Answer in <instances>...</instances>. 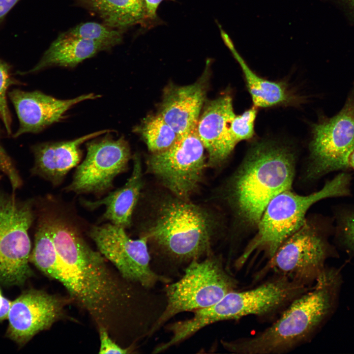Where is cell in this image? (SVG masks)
I'll use <instances>...</instances> for the list:
<instances>
[{
	"instance_id": "2e32d148",
	"label": "cell",
	"mask_w": 354,
	"mask_h": 354,
	"mask_svg": "<svg viewBox=\"0 0 354 354\" xmlns=\"http://www.w3.org/2000/svg\"><path fill=\"white\" fill-rule=\"evenodd\" d=\"M235 116L233 99L229 94L209 101L204 106L196 131L207 152L209 165H217L224 161L238 143L231 128Z\"/></svg>"
},
{
	"instance_id": "603a6c76",
	"label": "cell",
	"mask_w": 354,
	"mask_h": 354,
	"mask_svg": "<svg viewBox=\"0 0 354 354\" xmlns=\"http://www.w3.org/2000/svg\"><path fill=\"white\" fill-rule=\"evenodd\" d=\"M138 130L152 153L168 149L178 138L177 133L160 114L146 118Z\"/></svg>"
},
{
	"instance_id": "f546056e",
	"label": "cell",
	"mask_w": 354,
	"mask_h": 354,
	"mask_svg": "<svg viewBox=\"0 0 354 354\" xmlns=\"http://www.w3.org/2000/svg\"><path fill=\"white\" fill-rule=\"evenodd\" d=\"M21 0H0V24L8 13Z\"/></svg>"
},
{
	"instance_id": "484cf974",
	"label": "cell",
	"mask_w": 354,
	"mask_h": 354,
	"mask_svg": "<svg viewBox=\"0 0 354 354\" xmlns=\"http://www.w3.org/2000/svg\"><path fill=\"white\" fill-rule=\"evenodd\" d=\"M256 107L253 106L240 115H236L232 122V130L237 143L249 140L254 135V122L257 113Z\"/></svg>"
},
{
	"instance_id": "30bf717a",
	"label": "cell",
	"mask_w": 354,
	"mask_h": 354,
	"mask_svg": "<svg viewBox=\"0 0 354 354\" xmlns=\"http://www.w3.org/2000/svg\"><path fill=\"white\" fill-rule=\"evenodd\" d=\"M326 236L306 221L281 244L262 272L272 270L308 286L325 268V260L331 254Z\"/></svg>"
},
{
	"instance_id": "7402d4cb",
	"label": "cell",
	"mask_w": 354,
	"mask_h": 354,
	"mask_svg": "<svg viewBox=\"0 0 354 354\" xmlns=\"http://www.w3.org/2000/svg\"><path fill=\"white\" fill-rule=\"evenodd\" d=\"M230 51L241 68L254 106L266 108L294 101L295 98L285 83L261 77L251 69L236 48Z\"/></svg>"
},
{
	"instance_id": "cb8c5ba5",
	"label": "cell",
	"mask_w": 354,
	"mask_h": 354,
	"mask_svg": "<svg viewBox=\"0 0 354 354\" xmlns=\"http://www.w3.org/2000/svg\"><path fill=\"white\" fill-rule=\"evenodd\" d=\"M123 31L104 23L87 22L77 25L64 32L71 36L95 42L108 51L122 42Z\"/></svg>"
},
{
	"instance_id": "4dcf8cb0",
	"label": "cell",
	"mask_w": 354,
	"mask_h": 354,
	"mask_svg": "<svg viewBox=\"0 0 354 354\" xmlns=\"http://www.w3.org/2000/svg\"><path fill=\"white\" fill-rule=\"evenodd\" d=\"M11 302L5 298L0 292V320L7 317Z\"/></svg>"
},
{
	"instance_id": "ba28073f",
	"label": "cell",
	"mask_w": 354,
	"mask_h": 354,
	"mask_svg": "<svg viewBox=\"0 0 354 354\" xmlns=\"http://www.w3.org/2000/svg\"><path fill=\"white\" fill-rule=\"evenodd\" d=\"M205 150L195 127L178 136L168 149L152 153L148 169L175 197L187 200L202 177L207 164Z\"/></svg>"
},
{
	"instance_id": "6da1fadb",
	"label": "cell",
	"mask_w": 354,
	"mask_h": 354,
	"mask_svg": "<svg viewBox=\"0 0 354 354\" xmlns=\"http://www.w3.org/2000/svg\"><path fill=\"white\" fill-rule=\"evenodd\" d=\"M39 222L30 261L65 288L72 302L97 327L125 343L147 326L154 311L150 290L128 281L107 264L72 225L47 215Z\"/></svg>"
},
{
	"instance_id": "ac0fdd59",
	"label": "cell",
	"mask_w": 354,
	"mask_h": 354,
	"mask_svg": "<svg viewBox=\"0 0 354 354\" xmlns=\"http://www.w3.org/2000/svg\"><path fill=\"white\" fill-rule=\"evenodd\" d=\"M109 132L103 130L72 140L35 145L32 149L35 157L34 172L53 185H59L69 171L80 162L82 154L81 145Z\"/></svg>"
},
{
	"instance_id": "5b68a950",
	"label": "cell",
	"mask_w": 354,
	"mask_h": 354,
	"mask_svg": "<svg viewBox=\"0 0 354 354\" xmlns=\"http://www.w3.org/2000/svg\"><path fill=\"white\" fill-rule=\"evenodd\" d=\"M351 179L348 171L340 172L309 195L289 189L275 196L266 206L255 236L236 259V267H241L255 252H263L269 260L281 244L305 223L307 212L313 204L326 198L350 196Z\"/></svg>"
},
{
	"instance_id": "52a82bcc",
	"label": "cell",
	"mask_w": 354,
	"mask_h": 354,
	"mask_svg": "<svg viewBox=\"0 0 354 354\" xmlns=\"http://www.w3.org/2000/svg\"><path fill=\"white\" fill-rule=\"evenodd\" d=\"M237 285L220 258L211 254L204 260L193 261L184 269L179 280L165 287V309L148 336L178 313L193 312L216 303L236 289Z\"/></svg>"
},
{
	"instance_id": "1f68e13d",
	"label": "cell",
	"mask_w": 354,
	"mask_h": 354,
	"mask_svg": "<svg viewBox=\"0 0 354 354\" xmlns=\"http://www.w3.org/2000/svg\"><path fill=\"white\" fill-rule=\"evenodd\" d=\"M219 27L220 30L221 37L224 42V44L230 51L235 49L233 41L229 35L222 29V27L220 25H219Z\"/></svg>"
},
{
	"instance_id": "9a60e30c",
	"label": "cell",
	"mask_w": 354,
	"mask_h": 354,
	"mask_svg": "<svg viewBox=\"0 0 354 354\" xmlns=\"http://www.w3.org/2000/svg\"><path fill=\"white\" fill-rule=\"evenodd\" d=\"M9 96L15 109L19 127L14 137L27 133H38L64 118L66 112L76 104L100 96L94 93L69 99H59L39 91L14 89Z\"/></svg>"
},
{
	"instance_id": "d6a6232c",
	"label": "cell",
	"mask_w": 354,
	"mask_h": 354,
	"mask_svg": "<svg viewBox=\"0 0 354 354\" xmlns=\"http://www.w3.org/2000/svg\"><path fill=\"white\" fill-rule=\"evenodd\" d=\"M354 11V0H337Z\"/></svg>"
},
{
	"instance_id": "8992f818",
	"label": "cell",
	"mask_w": 354,
	"mask_h": 354,
	"mask_svg": "<svg viewBox=\"0 0 354 354\" xmlns=\"http://www.w3.org/2000/svg\"><path fill=\"white\" fill-rule=\"evenodd\" d=\"M310 288L287 277L277 274L258 286L245 291L228 293L213 305L193 311L183 321L184 331L194 335L203 327L223 321L254 315H271L283 310L295 298Z\"/></svg>"
},
{
	"instance_id": "5bb4252c",
	"label": "cell",
	"mask_w": 354,
	"mask_h": 354,
	"mask_svg": "<svg viewBox=\"0 0 354 354\" xmlns=\"http://www.w3.org/2000/svg\"><path fill=\"white\" fill-rule=\"evenodd\" d=\"M70 298L31 290L12 302L8 311V334L15 341L24 343L39 332L50 328L64 315Z\"/></svg>"
},
{
	"instance_id": "83f0119b",
	"label": "cell",
	"mask_w": 354,
	"mask_h": 354,
	"mask_svg": "<svg viewBox=\"0 0 354 354\" xmlns=\"http://www.w3.org/2000/svg\"><path fill=\"white\" fill-rule=\"evenodd\" d=\"M100 345L99 354H127L131 347H123L114 340L109 332L103 327H98Z\"/></svg>"
},
{
	"instance_id": "3957f363",
	"label": "cell",
	"mask_w": 354,
	"mask_h": 354,
	"mask_svg": "<svg viewBox=\"0 0 354 354\" xmlns=\"http://www.w3.org/2000/svg\"><path fill=\"white\" fill-rule=\"evenodd\" d=\"M158 208L144 235L158 250L154 271L168 277L193 261L212 254L214 220L205 209L177 197L165 200Z\"/></svg>"
},
{
	"instance_id": "4316f807",
	"label": "cell",
	"mask_w": 354,
	"mask_h": 354,
	"mask_svg": "<svg viewBox=\"0 0 354 354\" xmlns=\"http://www.w3.org/2000/svg\"><path fill=\"white\" fill-rule=\"evenodd\" d=\"M13 83L10 74V66L0 59V119L8 134L11 133V118L7 104L6 92Z\"/></svg>"
},
{
	"instance_id": "277c9868",
	"label": "cell",
	"mask_w": 354,
	"mask_h": 354,
	"mask_svg": "<svg viewBox=\"0 0 354 354\" xmlns=\"http://www.w3.org/2000/svg\"><path fill=\"white\" fill-rule=\"evenodd\" d=\"M295 159L291 150L271 142H258L252 146L232 177L228 193L240 220L257 226L270 200L291 189Z\"/></svg>"
},
{
	"instance_id": "f1b7e54d",
	"label": "cell",
	"mask_w": 354,
	"mask_h": 354,
	"mask_svg": "<svg viewBox=\"0 0 354 354\" xmlns=\"http://www.w3.org/2000/svg\"><path fill=\"white\" fill-rule=\"evenodd\" d=\"M164 0H144L146 16V22L153 21L157 18V10L160 3Z\"/></svg>"
},
{
	"instance_id": "9c48e42d",
	"label": "cell",
	"mask_w": 354,
	"mask_h": 354,
	"mask_svg": "<svg viewBox=\"0 0 354 354\" xmlns=\"http://www.w3.org/2000/svg\"><path fill=\"white\" fill-rule=\"evenodd\" d=\"M354 150V94H351L338 114L313 126L307 177L315 179L333 172L348 171Z\"/></svg>"
},
{
	"instance_id": "836d02e7",
	"label": "cell",
	"mask_w": 354,
	"mask_h": 354,
	"mask_svg": "<svg viewBox=\"0 0 354 354\" xmlns=\"http://www.w3.org/2000/svg\"><path fill=\"white\" fill-rule=\"evenodd\" d=\"M350 168L354 170V150L351 153L349 161Z\"/></svg>"
},
{
	"instance_id": "e575fe53",
	"label": "cell",
	"mask_w": 354,
	"mask_h": 354,
	"mask_svg": "<svg viewBox=\"0 0 354 354\" xmlns=\"http://www.w3.org/2000/svg\"><path fill=\"white\" fill-rule=\"evenodd\" d=\"M2 153L1 152V150L0 149V154H2Z\"/></svg>"
},
{
	"instance_id": "d4e9b609",
	"label": "cell",
	"mask_w": 354,
	"mask_h": 354,
	"mask_svg": "<svg viewBox=\"0 0 354 354\" xmlns=\"http://www.w3.org/2000/svg\"><path fill=\"white\" fill-rule=\"evenodd\" d=\"M334 232L337 240L354 253V207L341 206L335 212Z\"/></svg>"
},
{
	"instance_id": "ffe728a7",
	"label": "cell",
	"mask_w": 354,
	"mask_h": 354,
	"mask_svg": "<svg viewBox=\"0 0 354 354\" xmlns=\"http://www.w3.org/2000/svg\"><path fill=\"white\" fill-rule=\"evenodd\" d=\"M106 51L95 42L60 33L44 53L39 62L30 71L36 72L46 68L60 66L73 68L98 53Z\"/></svg>"
},
{
	"instance_id": "4fadbf2b",
	"label": "cell",
	"mask_w": 354,
	"mask_h": 354,
	"mask_svg": "<svg viewBox=\"0 0 354 354\" xmlns=\"http://www.w3.org/2000/svg\"><path fill=\"white\" fill-rule=\"evenodd\" d=\"M90 141V140H89ZM86 145L87 155L77 167L67 192L99 194L111 188L114 178L126 169L130 149L124 138L113 139L107 133Z\"/></svg>"
},
{
	"instance_id": "8fae6325",
	"label": "cell",
	"mask_w": 354,
	"mask_h": 354,
	"mask_svg": "<svg viewBox=\"0 0 354 354\" xmlns=\"http://www.w3.org/2000/svg\"><path fill=\"white\" fill-rule=\"evenodd\" d=\"M88 236L98 251L126 280L152 289L158 283H170L171 279L156 273L151 266L148 238L144 235L131 238L125 229L112 223L94 226Z\"/></svg>"
},
{
	"instance_id": "e0dca14e",
	"label": "cell",
	"mask_w": 354,
	"mask_h": 354,
	"mask_svg": "<svg viewBox=\"0 0 354 354\" xmlns=\"http://www.w3.org/2000/svg\"><path fill=\"white\" fill-rule=\"evenodd\" d=\"M208 80V70L191 85L172 86L165 90L159 114L178 136L197 126L205 103Z\"/></svg>"
},
{
	"instance_id": "7a4b0ae2",
	"label": "cell",
	"mask_w": 354,
	"mask_h": 354,
	"mask_svg": "<svg viewBox=\"0 0 354 354\" xmlns=\"http://www.w3.org/2000/svg\"><path fill=\"white\" fill-rule=\"evenodd\" d=\"M340 285L338 272L325 268L314 286L293 300L271 325L251 336L223 340L222 346L240 354H282L294 350L310 341L330 314Z\"/></svg>"
},
{
	"instance_id": "7c38bea8",
	"label": "cell",
	"mask_w": 354,
	"mask_h": 354,
	"mask_svg": "<svg viewBox=\"0 0 354 354\" xmlns=\"http://www.w3.org/2000/svg\"><path fill=\"white\" fill-rule=\"evenodd\" d=\"M31 206L12 198H0V281L20 284L31 275L29 230Z\"/></svg>"
},
{
	"instance_id": "44dd1931",
	"label": "cell",
	"mask_w": 354,
	"mask_h": 354,
	"mask_svg": "<svg viewBox=\"0 0 354 354\" xmlns=\"http://www.w3.org/2000/svg\"><path fill=\"white\" fill-rule=\"evenodd\" d=\"M77 3L96 14L106 25L125 30L146 24L144 0H75Z\"/></svg>"
},
{
	"instance_id": "d6986e66",
	"label": "cell",
	"mask_w": 354,
	"mask_h": 354,
	"mask_svg": "<svg viewBox=\"0 0 354 354\" xmlns=\"http://www.w3.org/2000/svg\"><path fill=\"white\" fill-rule=\"evenodd\" d=\"M142 186L141 164L136 155L134 157L132 174L123 186L101 200L94 202L85 201L84 205L90 209L105 206L103 218L125 229L131 224L132 215Z\"/></svg>"
}]
</instances>
